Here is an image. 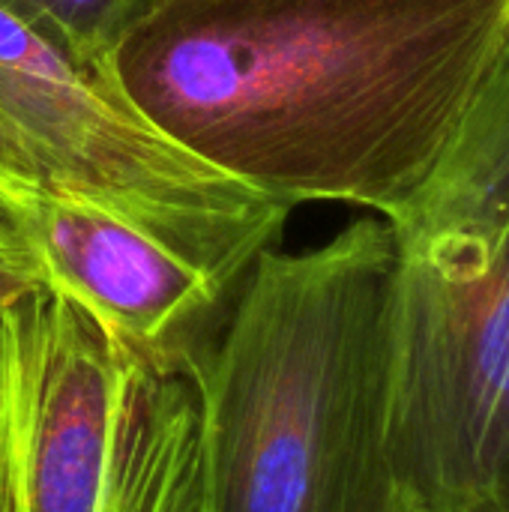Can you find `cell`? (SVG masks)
Listing matches in <instances>:
<instances>
[{"mask_svg": "<svg viewBox=\"0 0 509 512\" xmlns=\"http://www.w3.org/2000/svg\"><path fill=\"white\" fill-rule=\"evenodd\" d=\"M393 267L375 216L261 255L195 378L198 512H414L390 453Z\"/></svg>", "mask_w": 509, "mask_h": 512, "instance_id": "2", "label": "cell"}, {"mask_svg": "<svg viewBox=\"0 0 509 512\" xmlns=\"http://www.w3.org/2000/svg\"><path fill=\"white\" fill-rule=\"evenodd\" d=\"M387 222L399 483L414 512H509V57Z\"/></svg>", "mask_w": 509, "mask_h": 512, "instance_id": "3", "label": "cell"}, {"mask_svg": "<svg viewBox=\"0 0 509 512\" xmlns=\"http://www.w3.org/2000/svg\"><path fill=\"white\" fill-rule=\"evenodd\" d=\"M153 0H0V9L66 54L105 66V57Z\"/></svg>", "mask_w": 509, "mask_h": 512, "instance_id": "7", "label": "cell"}, {"mask_svg": "<svg viewBox=\"0 0 509 512\" xmlns=\"http://www.w3.org/2000/svg\"><path fill=\"white\" fill-rule=\"evenodd\" d=\"M0 195L99 207L246 291L294 207L165 138L108 78L0 9Z\"/></svg>", "mask_w": 509, "mask_h": 512, "instance_id": "5", "label": "cell"}, {"mask_svg": "<svg viewBox=\"0 0 509 512\" xmlns=\"http://www.w3.org/2000/svg\"><path fill=\"white\" fill-rule=\"evenodd\" d=\"M33 288H39L33 249H30L9 201L0 195V309Z\"/></svg>", "mask_w": 509, "mask_h": 512, "instance_id": "8", "label": "cell"}, {"mask_svg": "<svg viewBox=\"0 0 509 512\" xmlns=\"http://www.w3.org/2000/svg\"><path fill=\"white\" fill-rule=\"evenodd\" d=\"M33 249L39 288L162 372L198 378L246 291H231L135 225L87 204L3 195Z\"/></svg>", "mask_w": 509, "mask_h": 512, "instance_id": "6", "label": "cell"}, {"mask_svg": "<svg viewBox=\"0 0 509 512\" xmlns=\"http://www.w3.org/2000/svg\"><path fill=\"white\" fill-rule=\"evenodd\" d=\"M507 57L509 0H153L105 72L231 180L393 219Z\"/></svg>", "mask_w": 509, "mask_h": 512, "instance_id": "1", "label": "cell"}, {"mask_svg": "<svg viewBox=\"0 0 509 512\" xmlns=\"http://www.w3.org/2000/svg\"><path fill=\"white\" fill-rule=\"evenodd\" d=\"M201 402L33 288L0 309V512H198Z\"/></svg>", "mask_w": 509, "mask_h": 512, "instance_id": "4", "label": "cell"}]
</instances>
